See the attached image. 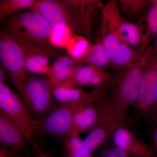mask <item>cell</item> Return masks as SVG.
Segmentation results:
<instances>
[{
	"instance_id": "obj_19",
	"label": "cell",
	"mask_w": 157,
	"mask_h": 157,
	"mask_svg": "<svg viewBox=\"0 0 157 157\" xmlns=\"http://www.w3.org/2000/svg\"><path fill=\"white\" fill-rule=\"evenodd\" d=\"M9 34L21 48L25 58L33 56H42L50 58L58 56L61 53L56 48L41 45Z\"/></svg>"
},
{
	"instance_id": "obj_2",
	"label": "cell",
	"mask_w": 157,
	"mask_h": 157,
	"mask_svg": "<svg viewBox=\"0 0 157 157\" xmlns=\"http://www.w3.org/2000/svg\"><path fill=\"white\" fill-rule=\"evenodd\" d=\"M102 21L114 29L121 39L139 55L147 49L151 39L141 23H133L124 19L118 2L110 0L101 9Z\"/></svg>"
},
{
	"instance_id": "obj_25",
	"label": "cell",
	"mask_w": 157,
	"mask_h": 157,
	"mask_svg": "<svg viewBox=\"0 0 157 157\" xmlns=\"http://www.w3.org/2000/svg\"><path fill=\"white\" fill-rule=\"evenodd\" d=\"M120 9L132 20L140 19L151 6L149 0H120L118 1Z\"/></svg>"
},
{
	"instance_id": "obj_14",
	"label": "cell",
	"mask_w": 157,
	"mask_h": 157,
	"mask_svg": "<svg viewBox=\"0 0 157 157\" xmlns=\"http://www.w3.org/2000/svg\"><path fill=\"white\" fill-rule=\"evenodd\" d=\"M99 100L81 107L76 111L73 117V130L71 132L78 135L89 133L98 124L101 115Z\"/></svg>"
},
{
	"instance_id": "obj_28",
	"label": "cell",
	"mask_w": 157,
	"mask_h": 157,
	"mask_svg": "<svg viewBox=\"0 0 157 157\" xmlns=\"http://www.w3.org/2000/svg\"><path fill=\"white\" fill-rule=\"evenodd\" d=\"M97 150L98 151V155L94 156V157H132L125 152L114 146L109 139Z\"/></svg>"
},
{
	"instance_id": "obj_4",
	"label": "cell",
	"mask_w": 157,
	"mask_h": 157,
	"mask_svg": "<svg viewBox=\"0 0 157 157\" xmlns=\"http://www.w3.org/2000/svg\"><path fill=\"white\" fill-rule=\"evenodd\" d=\"M40 14L53 29L67 26L74 36L85 37V31L80 11L70 0H40L31 8Z\"/></svg>"
},
{
	"instance_id": "obj_24",
	"label": "cell",
	"mask_w": 157,
	"mask_h": 157,
	"mask_svg": "<svg viewBox=\"0 0 157 157\" xmlns=\"http://www.w3.org/2000/svg\"><path fill=\"white\" fill-rule=\"evenodd\" d=\"M49 62V58L42 56L26 57L25 70L27 72L32 74L44 75L48 77L52 72V66H50Z\"/></svg>"
},
{
	"instance_id": "obj_13",
	"label": "cell",
	"mask_w": 157,
	"mask_h": 157,
	"mask_svg": "<svg viewBox=\"0 0 157 157\" xmlns=\"http://www.w3.org/2000/svg\"><path fill=\"white\" fill-rule=\"evenodd\" d=\"M72 77L78 86H89L95 89L107 87L111 80L109 74L104 69L87 64L77 68Z\"/></svg>"
},
{
	"instance_id": "obj_29",
	"label": "cell",
	"mask_w": 157,
	"mask_h": 157,
	"mask_svg": "<svg viewBox=\"0 0 157 157\" xmlns=\"http://www.w3.org/2000/svg\"><path fill=\"white\" fill-rule=\"evenodd\" d=\"M0 157H27V156L17 152L11 149L1 147Z\"/></svg>"
},
{
	"instance_id": "obj_34",
	"label": "cell",
	"mask_w": 157,
	"mask_h": 157,
	"mask_svg": "<svg viewBox=\"0 0 157 157\" xmlns=\"http://www.w3.org/2000/svg\"><path fill=\"white\" fill-rule=\"evenodd\" d=\"M143 157H157V156L155 154L154 151H153L150 154H149Z\"/></svg>"
},
{
	"instance_id": "obj_3",
	"label": "cell",
	"mask_w": 157,
	"mask_h": 157,
	"mask_svg": "<svg viewBox=\"0 0 157 157\" xmlns=\"http://www.w3.org/2000/svg\"><path fill=\"white\" fill-rule=\"evenodd\" d=\"M19 93L24 105L36 121L44 118L56 104L52 86L46 76L28 74Z\"/></svg>"
},
{
	"instance_id": "obj_33",
	"label": "cell",
	"mask_w": 157,
	"mask_h": 157,
	"mask_svg": "<svg viewBox=\"0 0 157 157\" xmlns=\"http://www.w3.org/2000/svg\"><path fill=\"white\" fill-rule=\"evenodd\" d=\"M34 150V157H48L47 155L42 150L37 151Z\"/></svg>"
},
{
	"instance_id": "obj_12",
	"label": "cell",
	"mask_w": 157,
	"mask_h": 157,
	"mask_svg": "<svg viewBox=\"0 0 157 157\" xmlns=\"http://www.w3.org/2000/svg\"><path fill=\"white\" fill-rule=\"evenodd\" d=\"M109 140L114 146L132 157L145 156L153 151L124 125L118 127L113 131Z\"/></svg>"
},
{
	"instance_id": "obj_18",
	"label": "cell",
	"mask_w": 157,
	"mask_h": 157,
	"mask_svg": "<svg viewBox=\"0 0 157 157\" xmlns=\"http://www.w3.org/2000/svg\"><path fill=\"white\" fill-rule=\"evenodd\" d=\"M71 3L79 10L81 14L85 31V37L89 40L92 33L94 19L98 9H101V2L89 0H70Z\"/></svg>"
},
{
	"instance_id": "obj_32",
	"label": "cell",
	"mask_w": 157,
	"mask_h": 157,
	"mask_svg": "<svg viewBox=\"0 0 157 157\" xmlns=\"http://www.w3.org/2000/svg\"><path fill=\"white\" fill-rule=\"evenodd\" d=\"M157 111V86L155 92L154 101L152 109L151 116L155 113Z\"/></svg>"
},
{
	"instance_id": "obj_26",
	"label": "cell",
	"mask_w": 157,
	"mask_h": 157,
	"mask_svg": "<svg viewBox=\"0 0 157 157\" xmlns=\"http://www.w3.org/2000/svg\"><path fill=\"white\" fill-rule=\"evenodd\" d=\"M74 36L70 27L67 26H60L53 29L49 42L54 48H66Z\"/></svg>"
},
{
	"instance_id": "obj_22",
	"label": "cell",
	"mask_w": 157,
	"mask_h": 157,
	"mask_svg": "<svg viewBox=\"0 0 157 157\" xmlns=\"http://www.w3.org/2000/svg\"><path fill=\"white\" fill-rule=\"evenodd\" d=\"M84 62L85 64L91 65L104 70L111 66L102 40L91 44L89 52Z\"/></svg>"
},
{
	"instance_id": "obj_1",
	"label": "cell",
	"mask_w": 157,
	"mask_h": 157,
	"mask_svg": "<svg viewBox=\"0 0 157 157\" xmlns=\"http://www.w3.org/2000/svg\"><path fill=\"white\" fill-rule=\"evenodd\" d=\"M154 52L153 47H149L138 60L111 78L107 86L104 100L116 117L123 123L129 107L136 103L144 69Z\"/></svg>"
},
{
	"instance_id": "obj_31",
	"label": "cell",
	"mask_w": 157,
	"mask_h": 157,
	"mask_svg": "<svg viewBox=\"0 0 157 157\" xmlns=\"http://www.w3.org/2000/svg\"><path fill=\"white\" fill-rule=\"evenodd\" d=\"M6 70V69L1 64V66H0V82L5 83V81L7 79Z\"/></svg>"
},
{
	"instance_id": "obj_27",
	"label": "cell",
	"mask_w": 157,
	"mask_h": 157,
	"mask_svg": "<svg viewBox=\"0 0 157 157\" xmlns=\"http://www.w3.org/2000/svg\"><path fill=\"white\" fill-rule=\"evenodd\" d=\"M145 23L144 25L151 39L156 37L157 34V1H151V6L145 17H141Z\"/></svg>"
},
{
	"instance_id": "obj_11",
	"label": "cell",
	"mask_w": 157,
	"mask_h": 157,
	"mask_svg": "<svg viewBox=\"0 0 157 157\" xmlns=\"http://www.w3.org/2000/svg\"><path fill=\"white\" fill-rule=\"evenodd\" d=\"M0 144L1 147L11 149L23 155L26 154L29 145L31 146L25 135L17 124L1 109Z\"/></svg>"
},
{
	"instance_id": "obj_23",
	"label": "cell",
	"mask_w": 157,
	"mask_h": 157,
	"mask_svg": "<svg viewBox=\"0 0 157 157\" xmlns=\"http://www.w3.org/2000/svg\"><path fill=\"white\" fill-rule=\"evenodd\" d=\"M91 44L89 40L83 36H73L66 48L68 56L76 59L84 60L89 52Z\"/></svg>"
},
{
	"instance_id": "obj_35",
	"label": "cell",
	"mask_w": 157,
	"mask_h": 157,
	"mask_svg": "<svg viewBox=\"0 0 157 157\" xmlns=\"http://www.w3.org/2000/svg\"><path fill=\"white\" fill-rule=\"evenodd\" d=\"M154 49V52H157V34L156 36L155 42V46L153 47Z\"/></svg>"
},
{
	"instance_id": "obj_8",
	"label": "cell",
	"mask_w": 157,
	"mask_h": 157,
	"mask_svg": "<svg viewBox=\"0 0 157 157\" xmlns=\"http://www.w3.org/2000/svg\"><path fill=\"white\" fill-rule=\"evenodd\" d=\"M101 33L102 42L113 69L122 71L142 56L124 42L114 29L102 21Z\"/></svg>"
},
{
	"instance_id": "obj_17",
	"label": "cell",
	"mask_w": 157,
	"mask_h": 157,
	"mask_svg": "<svg viewBox=\"0 0 157 157\" xmlns=\"http://www.w3.org/2000/svg\"><path fill=\"white\" fill-rule=\"evenodd\" d=\"M118 127L115 124L109 122L99 123L83 140L86 146L94 154L109 140L113 132Z\"/></svg>"
},
{
	"instance_id": "obj_7",
	"label": "cell",
	"mask_w": 157,
	"mask_h": 157,
	"mask_svg": "<svg viewBox=\"0 0 157 157\" xmlns=\"http://www.w3.org/2000/svg\"><path fill=\"white\" fill-rule=\"evenodd\" d=\"M0 59L18 92L25 80L27 72L24 54L17 42L8 33L0 31Z\"/></svg>"
},
{
	"instance_id": "obj_16",
	"label": "cell",
	"mask_w": 157,
	"mask_h": 157,
	"mask_svg": "<svg viewBox=\"0 0 157 157\" xmlns=\"http://www.w3.org/2000/svg\"><path fill=\"white\" fill-rule=\"evenodd\" d=\"M53 98L60 104L78 102L86 98L88 93L85 92L82 87L73 80L72 76L62 83L52 88Z\"/></svg>"
},
{
	"instance_id": "obj_6",
	"label": "cell",
	"mask_w": 157,
	"mask_h": 157,
	"mask_svg": "<svg viewBox=\"0 0 157 157\" xmlns=\"http://www.w3.org/2000/svg\"><path fill=\"white\" fill-rule=\"evenodd\" d=\"M0 109L17 124L33 149L41 150L35 140L38 135V121L32 117L19 94L3 82H0Z\"/></svg>"
},
{
	"instance_id": "obj_10",
	"label": "cell",
	"mask_w": 157,
	"mask_h": 157,
	"mask_svg": "<svg viewBox=\"0 0 157 157\" xmlns=\"http://www.w3.org/2000/svg\"><path fill=\"white\" fill-rule=\"evenodd\" d=\"M157 86V52H154L144 69L137 101L134 105L142 115L151 116Z\"/></svg>"
},
{
	"instance_id": "obj_15",
	"label": "cell",
	"mask_w": 157,
	"mask_h": 157,
	"mask_svg": "<svg viewBox=\"0 0 157 157\" xmlns=\"http://www.w3.org/2000/svg\"><path fill=\"white\" fill-rule=\"evenodd\" d=\"M83 62L69 56H62L52 65V72L48 77L52 88L59 85L71 77L77 68L84 65Z\"/></svg>"
},
{
	"instance_id": "obj_20",
	"label": "cell",
	"mask_w": 157,
	"mask_h": 157,
	"mask_svg": "<svg viewBox=\"0 0 157 157\" xmlns=\"http://www.w3.org/2000/svg\"><path fill=\"white\" fill-rule=\"evenodd\" d=\"M66 157H94V154L86 146L79 135L71 132L63 139Z\"/></svg>"
},
{
	"instance_id": "obj_30",
	"label": "cell",
	"mask_w": 157,
	"mask_h": 157,
	"mask_svg": "<svg viewBox=\"0 0 157 157\" xmlns=\"http://www.w3.org/2000/svg\"><path fill=\"white\" fill-rule=\"evenodd\" d=\"M152 139L153 141L154 146L155 150L157 153V122L156 125L152 133Z\"/></svg>"
},
{
	"instance_id": "obj_9",
	"label": "cell",
	"mask_w": 157,
	"mask_h": 157,
	"mask_svg": "<svg viewBox=\"0 0 157 157\" xmlns=\"http://www.w3.org/2000/svg\"><path fill=\"white\" fill-rule=\"evenodd\" d=\"M74 103L56 104L44 118L38 121L37 134H45L55 138H65L72 132L76 112Z\"/></svg>"
},
{
	"instance_id": "obj_5",
	"label": "cell",
	"mask_w": 157,
	"mask_h": 157,
	"mask_svg": "<svg viewBox=\"0 0 157 157\" xmlns=\"http://www.w3.org/2000/svg\"><path fill=\"white\" fill-rule=\"evenodd\" d=\"M3 22V30L9 34L53 48L49 40L53 29L36 11L23 12Z\"/></svg>"
},
{
	"instance_id": "obj_21",
	"label": "cell",
	"mask_w": 157,
	"mask_h": 157,
	"mask_svg": "<svg viewBox=\"0 0 157 157\" xmlns=\"http://www.w3.org/2000/svg\"><path fill=\"white\" fill-rule=\"evenodd\" d=\"M36 0H1L0 21H4L17 14L24 10L32 8Z\"/></svg>"
}]
</instances>
